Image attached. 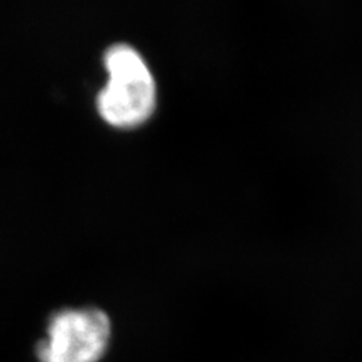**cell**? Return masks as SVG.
<instances>
[{"label":"cell","instance_id":"obj_1","mask_svg":"<svg viewBox=\"0 0 362 362\" xmlns=\"http://www.w3.org/2000/svg\"><path fill=\"white\" fill-rule=\"evenodd\" d=\"M107 82L97 97L100 117L117 129H134L156 109L157 88L151 70L132 45L117 44L105 54Z\"/></svg>","mask_w":362,"mask_h":362},{"label":"cell","instance_id":"obj_2","mask_svg":"<svg viewBox=\"0 0 362 362\" xmlns=\"http://www.w3.org/2000/svg\"><path fill=\"white\" fill-rule=\"evenodd\" d=\"M112 341L109 315L93 305L53 313L37 344L38 362H101Z\"/></svg>","mask_w":362,"mask_h":362}]
</instances>
